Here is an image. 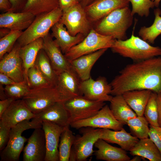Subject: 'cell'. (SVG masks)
<instances>
[{"label": "cell", "instance_id": "obj_32", "mask_svg": "<svg viewBox=\"0 0 161 161\" xmlns=\"http://www.w3.org/2000/svg\"><path fill=\"white\" fill-rule=\"evenodd\" d=\"M58 7V0H27L21 12H29L36 16Z\"/></svg>", "mask_w": 161, "mask_h": 161}, {"label": "cell", "instance_id": "obj_9", "mask_svg": "<svg viewBox=\"0 0 161 161\" xmlns=\"http://www.w3.org/2000/svg\"><path fill=\"white\" fill-rule=\"evenodd\" d=\"M59 21L64 25L68 32L73 36L79 34L86 36L91 29L90 22L84 8L80 2L63 12Z\"/></svg>", "mask_w": 161, "mask_h": 161}, {"label": "cell", "instance_id": "obj_38", "mask_svg": "<svg viewBox=\"0 0 161 161\" xmlns=\"http://www.w3.org/2000/svg\"><path fill=\"white\" fill-rule=\"evenodd\" d=\"M4 89L7 97L16 100L22 99L29 92L30 88L24 82L5 86Z\"/></svg>", "mask_w": 161, "mask_h": 161}, {"label": "cell", "instance_id": "obj_48", "mask_svg": "<svg viewBox=\"0 0 161 161\" xmlns=\"http://www.w3.org/2000/svg\"><path fill=\"white\" fill-rule=\"evenodd\" d=\"M11 30L6 28H1L0 29V38H3L8 34L11 32Z\"/></svg>", "mask_w": 161, "mask_h": 161}, {"label": "cell", "instance_id": "obj_7", "mask_svg": "<svg viewBox=\"0 0 161 161\" xmlns=\"http://www.w3.org/2000/svg\"><path fill=\"white\" fill-rule=\"evenodd\" d=\"M21 99L28 108L35 114L57 102L62 101L55 87L51 85L30 89Z\"/></svg>", "mask_w": 161, "mask_h": 161}, {"label": "cell", "instance_id": "obj_11", "mask_svg": "<svg viewBox=\"0 0 161 161\" xmlns=\"http://www.w3.org/2000/svg\"><path fill=\"white\" fill-rule=\"evenodd\" d=\"M80 89L81 95L89 100L97 101L110 102L112 87L104 77L100 76L94 80L91 77L81 81Z\"/></svg>", "mask_w": 161, "mask_h": 161}, {"label": "cell", "instance_id": "obj_23", "mask_svg": "<svg viewBox=\"0 0 161 161\" xmlns=\"http://www.w3.org/2000/svg\"><path fill=\"white\" fill-rule=\"evenodd\" d=\"M52 37L65 54L71 48L81 42L86 36L79 34L75 36L71 35L64 25L60 21L56 23L52 27Z\"/></svg>", "mask_w": 161, "mask_h": 161}, {"label": "cell", "instance_id": "obj_40", "mask_svg": "<svg viewBox=\"0 0 161 161\" xmlns=\"http://www.w3.org/2000/svg\"><path fill=\"white\" fill-rule=\"evenodd\" d=\"M149 137L156 145L161 154V127L150 125Z\"/></svg>", "mask_w": 161, "mask_h": 161}, {"label": "cell", "instance_id": "obj_52", "mask_svg": "<svg viewBox=\"0 0 161 161\" xmlns=\"http://www.w3.org/2000/svg\"><path fill=\"white\" fill-rule=\"evenodd\" d=\"M151 0L154 2V5H155V7L157 8H158L159 5L160 1L161 0Z\"/></svg>", "mask_w": 161, "mask_h": 161}, {"label": "cell", "instance_id": "obj_21", "mask_svg": "<svg viewBox=\"0 0 161 161\" xmlns=\"http://www.w3.org/2000/svg\"><path fill=\"white\" fill-rule=\"evenodd\" d=\"M35 16L28 12H5L0 15V27L22 31L29 27Z\"/></svg>", "mask_w": 161, "mask_h": 161}, {"label": "cell", "instance_id": "obj_6", "mask_svg": "<svg viewBox=\"0 0 161 161\" xmlns=\"http://www.w3.org/2000/svg\"><path fill=\"white\" fill-rule=\"evenodd\" d=\"M115 40L111 36L101 34L91 28L83 41L71 48L64 55L66 59L70 61L101 49L111 48Z\"/></svg>", "mask_w": 161, "mask_h": 161}, {"label": "cell", "instance_id": "obj_39", "mask_svg": "<svg viewBox=\"0 0 161 161\" xmlns=\"http://www.w3.org/2000/svg\"><path fill=\"white\" fill-rule=\"evenodd\" d=\"M131 4V13L133 15L137 14L141 17H148L150 9H153L155 5L151 0H129Z\"/></svg>", "mask_w": 161, "mask_h": 161}, {"label": "cell", "instance_id": "obj_27", "mask_svg": "<svg viewBox=\"0 0 161 161\" xmlns=\"http://www.w3.org/2000/svg\"><path fill=\"white\" fill-rule=\"evenodd\" d=\"M43 44V38H40L20 49V55L22 61L25 80L27 84V71L34 65L38 53L42 49Z\"/></svg>", "mask_w": 161, "mask_h": 161}, {"label": "cell", "instance_id": "obj_3", "mask_svg": "<svg viewBox=\"0 0 161 161\" xmlns=\"http://www.w3.org/2000/svg\"><path fill=\"white\" fill-rule=\"evenodd\" d=\"M133 16L129 7L117 9L101 19L95 30L115 39L126 40L127 31L133 23Z\"/></svg>", "mask_w": 161, "mask_h": 161}, {"label": "cell", "instance_id": "obj_30", "mask_svg": "<svg viewBox=\"0 0 161 161\" xmlns=\"http://www.w3.org/2000/svg\"><path fill=\"white\" fill-rule=\"evenodd\" d=\"M34 65L52 86H55L58 76L50 61L43 49L39 52Z\"/></svg>", "mask_w": 161, "mask_h": 161}, {"label": "cell", "instance_id": "obj_46", "mask_svg": "<svg viewBox=\"0 0 161 161\" xmlns=\"http://www.w3.org/2000/svg\"><path fill=\"white\" fill-rule=\"evenodd\" d=\"M11 6L9 0H0V10L5 12L10 11Z\"/></svg>", "mask_w": 161, "mask_h": 161}, {"label": "cell", "instance_id": "obj_12", "mask_svg": "<svg viewBox=\"0 0 161 161\" xmlns=\"http://www.w3.org/2000/svg\"><path fill=\"white\" fill-rule=\"evenodd\" d=\"M83 129L82 135L75 136L72 147L75 152L77 161H85L94 153L93 146L100 139L102 129L89 127Z\"/></svg>", "mask_w": 161, "mask_h": 161}, {"label": "cell", "instance_id": "obj_37", "mask_svg": "<svg viewBox=\"0 0 161 161\" xmlns=\"http://www.w3.org/2000/svg\"><path fill=\"white\" fill-rule=\"evenodd\" d=\"M23 31L11 30L10 33L0 39V59L12 49Z\"/></svg>", "mask_w": 161, "mask_h": 161}, {"label": "cell", "instance_id": "obj_28", "mask_svg": "<svg viewBox=\"0 0 161 161\" xmlns=\"http://www.w3.org/2000/svg\"><path fill=\"white\" fill-rule=\"evenodd\" d=\"M132 156L138 155L150 161H161V154L156 145L149 137L139 139L129 151Z\"/></svg>", "mask_w": 161, "mask_h": 161}, {"label": "cell", "instance_id": "obj_18", "mask_svg": "<svg viewBox=\"0 0 161 161\" xmlns=\"http://www.w3.org/2000/svg\"><path fill=\"white\" fill-rule=\"evenodd\" d=\"M46 141V154L45 161H59L58 146L60 137L64 127L54 123H42Z\"/></svg>", "mask_w": 161, "mask_h": 161}, {"label": "cell", "instance_id": "obj_29", "mask_svg": "<svg viewBox=\"0 0 161 161\" xmlns=\"http://www.w3.org/2000/svg\"><path fill=\"white\" fill-rule=\"evenodd\" d=\"M110 108L116 118L123 125L129 119L137 116L122 95L114 96L110 101Z\"/></svg>", "mask_w": 161, "mask_h": 161}, {"label": "cell", "instance_id": "obj_4", "mask_svg": "<svg viewBox=\"0 0 161 161\" xmlns=\"http://www.w3.org/2000/svg\"><path fill=\"white\" fill-rule=\"evenodd\" d=\"M63 14L58 7L48 12L36 16L29 27L24 31L17 42L21 47L40 38H43L49 33V30L58 22Z\"/></svg>", "mask_w": 161, "mask_h": 161}, {"label": "cell", "instance_id": "obj_20", "mask_svg": "<svg viewBox=\"0 0 161 161\" xmlns=\"http://www.w3.org/2000/svg\"><path fill=\"white\" fill-rule=\"evenodd\" d=\"M63 101L57 102L35 114L32 122L41 123L44 121L54 123L63 127L69 126V114Z\"/></svg>", "mask_w": 161, "mask_h": 161}, {"label": "cell", "instance_id": "obj_2", "mask_svg": "<svg viewBox=\"0 0 161 161\" xmlns=\"http://www.w3.org/2000/svg\"><path fill=\"white\" fill-rule=\"evenodd\" d=\"M112 51L134 62L161 56V48L154 47L142 38L134 35L124 40L115 39L110 48Z\"/></svg>", "mask_w": 161, "mask_h": 161}, {"label": "cell", "instance_id": "obj_8", "mask_svg": "<svg viewBox=\"0 0 161 161\" xmlns=\"http://www.w3.org/2000/svg\"><path fill=\"white\" fill-rule=\"evenodd\" d=\"M69 114L70 123L86 119L95 115L105 105L103 102L91 100L80 95L64 102Z\"/></svg>", "mask_w": 161, "mask_h": 161}, {"label": "cell", "instance_id": "obj_19", "mask_svg": "<svg viewBox=\"0 0 161 161\" xmlns=\"http://www.w3.org/2000/svg\"><path fill=\"white\" fill-rule=\"evenodd\" d=\"M42 49L48 57L57 74L72 69L59 47L49 33L43 38Z\"/></svg>", "mask_w": 161, "mask_h": 161}, {"label": "cell", "instance_id": "obj_44", "mask_svg": "<svg viewBox=\"0 0 161 161\" xmlns=\"http://www.w3.org/2000/svg\"><path fill=\"white\" fill-rule=\"evenodd\" d=\"M15 100V99L12 98L8 97L4 100H0V117Z\"/></svg>", "mask_w": 161, "mask_h": 161}, {"label": "cell", "instance_id": "obj_15", "mask_svg": "<svg viewBox=\"0 0 161 161\" xmlns=\"http://www.w3.org/2000/svg\"><path fill=\"white\" fill-rule=\"evenodd\" d=\"M81 80L73 69L59 75L55 87L62 101L82 95L80 85Z\"/></svg>", "mask_w": 161, "mask_h": 161}, {"label": "cell", "instance_id": "obj_49", "mask_svg": "<svg viewBox=\"0 0 161 161\" xmlns=\"http://www.w3.org/2000/svg\"><path fill=\"white\" fill-rule=\"evenodd\" d=\"M0 98L1 100H4L7 97L6 94L5 93L4 89L3 88L2 85H0Z\"/></svg>", "mask_w": 161, "mask_h": 161}, {"label": "cell", "instance_id": "obj_33", "mask_svg": "<svg viewBox=\"0 0 161 161\" xmlns=\"http://www.w3.org/2000/svg\"><path fill=\"white\" fill-rule=\"evenodd\" d=\"M69 126L64 127L60 136L58 146L59 161H69L71 149L75 138Z\"/></svg>", "mask_w": 161, "mask_h": 161}, {"label": "cell", "instance_id": "obj_35", "mask_svg": "<svg viewBox=\"0 0 161 161\" xmlns=\"http://www.w3.org/2000/svg\"><path fill=\"white\" fill-rule=\"evenodd\" d=\"M157 96V94L152 92L144 110V116L150 125L158 126Z\"/></svg>", "mask_w": 161, "mask_h": 161}, {"label": "cell", "instance_id": "obj_51", "mask_svg": "<svg viewBox=\"0 0 161 161\" xmlns=\"http://www.w3.org/2000/svg\"><path fill=\"white\" fill-rule=\"evenodd\" d=\"M96 0H82L83 3L86 5H88Z\"/></svg>", "mask_w": 161, "mask_h": 161}, {"label": "cell", "instance_id": "obj_25", "mask_svg": "<svg viewBox=\"0 0 161 161\" xmlns=\"http://www.w3.org/2000/svg\"><path fill=\"white\" fill-rule=\"evenodd\" d=\"M100 139L108 143L117 144L122 149L129 151L139 140L127 132L123 128L119 131L102 129Z\"/></svg>", "mask_w": 161, "mask_h": 161}, {"label": "cell", "instance_id": "obj_36", "mask_svg": "<svg viewBox=\"0 0 161 161\" xmlns=\"http://www.w3.org/2000/svg\"><path fill=\"white\" fill-rule=\"evenodd\" d=\"M27 84L30 89L52 86L34 65L27 71Z\"/></svg>", "mask_w": 161, "mask_h": 161}, {"label": "cell", "instance_id": "obj_50", "mask_svg": "<svg viewBox=\"0 0 161 161\" xmlns=\"http://www.w3.org/2000/svg\"><path fill=\"white\" fill-rule=\"evenodd\" d=\"M143 158V157L135 155L132 159H130L129 161H140Z\"/></svg>", "mask_w": 161, "mask_h": 161}, {"label": "cell", "instance_id": "obj_16", "mask_svg": "<svg viewBox=\"0 0 161 161\" xmlns=\"http://www.w3.org/2000/svg\"><path fill=\"white\" fill-rule=\"evenodd\" d=\"M35 116L21 99L16 100L0 117V124L11 129L23 121L32 119Z\"/></svg>", "mask_w": 161, "mask_h": 161}, {"label": "cell", "instance_id": "obj_10", "mask_svg": "<svg viewBox=\"0 0 161 161\" xmlns=\"http://www.w3.org/2000/svg\"><path fill=\"white\" fill-rule=\"evenodd\" d=\"M123 125L116 118L107 105H105L93 116L70 124L72 128L76 129L89 127L114 131L120 130Z\"/></svg>", "mask_w": 161, "mask_h": 161}, {"label": "cell", "instance_id": "obj_41", "mask_svg": "<svg viewBox=\"0 0 161 161\" xmlns=\"http://www.w3.org/2000/svg\"><path fill=\"white\" fill-rule=\"evenodd\" d=\"M11 129L0 124V151L6 146L10 138Z\"/></svg>", "mask_w": 161, "mask_h": 161}, {"label": "cell", "instance_id": "obj_34", "mask_svg": "<svg viewBox=\"0 0 161 161\" xmlns=\"http://www.w3.org/2000/svg\"><path fill=\"white\" fill-rule=\"evenodd\" d=\"M144 116H137L129 120L126 125L134 136L139 139L148 138L149 127Z\"/></svg>", "mask_w": 161, "mask_h": 161}, {"label": "cell", "instance_id": "obj_13", "mask_svg": "<svg viewBox=\"0 0 161 161\" xmlns=\"http://www.w3.org/2000/svg\"><path fill=\"white\" fill-rule=\"evenodd\" d=\"M21 47L16 42L12 50L4 55L0 61V72L5 74L16 83L25 82L20 55Z\"/></svg>", "mask_w": 161, "mask_h": 161}, {"label": "cell", "instance_id": "obj_1", "mask_svg": "<svg viewBox=\"0 0 161 161\" xmlns=\"http://www.w3.org/2000/svg\"><path fill=\"white\" fill-rule=\"evenodd\" d=\"M112 80L111 95L147 89L161 93V56L154 57L127 65Z\"/></svg>", "mask_w": 161, "mask_h": 161}, {"label": "cell", "instance_id": "obj_42", "mask_svg": "<svg viewBox=\"0 0 161 161\" xmlns=\"http://www.w3.org/2000/svg\"><path fill=\"white\" fill-rule=\"evenodd\" d=\"M11 6L10 11L13 12H21L27 0H9Z\"/></svg>", "mask_w": 161, "mask_h": 161}, {"label": "cell", "instance_id": "obj_53", "mask_svg": "<svg viewBox=\"0 0 161 161\" xmlns=\"http://www.w3.org/2000/svg\"><path fill=\"white\" fill-rule=\"evenodd\" d=\"M77 0L79 2H80V1L81 0Z\"/></svg>", "mask_w": 161, "mask_h": 161}, {"label": "cell", "instance_id": "obj_14", "mask_svg": "<svg viewBox=\"0 0 161 161\" xmlns=\"http://www.w3.org/2000/svg\"><path fill=\"white\" fill-rule=\"evenodd\" d=\"M24 148L23 161H45L46 148L45 134L42 127L35 129Z\"/></svg>", "mask_w": 161, "mask_h": 161}, {"label": "cell", "instance_id": "obj_47", "mask_svg": "<svg viewBox=\"0 0 161 161\" xmlns=\"http://www.w3.org/2000/svg\"><path fill=\"white\" fill-rule=\"evenodd\" d=\"M157 101L158 113V124L161 127V93L157 94Z\"/></svg>", "mask_w": 161, "mask_h": 161}, {"label": "cell", "instance_id": "obj_5", "mask_svg": "<svg viewBox=\"0 0 161 161\" xmlns=\"http://www.w3.org/2000/svg\"><path fill=\"white\" fill-rule=\"evenodd\" d=\"M41 127L42 124L26 120L12 128L9 141L5 148L1 152V161H18L24 143L28 139L22 136V133L27 129Z\"/></svg>", "mask_w": 161, "mask_h": 161}, {"label": "cell", "instance_id": "obj_24", "mask_svg": "<svg viewBox=\"0 0 161 161\" xmlns=\"http://www.w3.org/2000/svg\"><path fill=\"white\" fill-rule=\"evenodd\" d=\"M94 146L97 149L94 153L97 160L129 161L131 159L126 150L121 148L112 146L102 139H99Z\"/></svg>", "mask_w": 161, "mask_h": 161}, {"label": "cell", "instance_id": "obj_26", "mask_svg": "<svg viewBox=\"0 0 161 161\" xmlns=\"http://www.w3.org/2000/svg\"><path fill=\"white\" fill-rule=\"evenodd\" d=\"M152 92L149 90H137L125 92L122 95L137 115L142 116Z\"/></svg>", "mask_w": 161, "mask_h": 161}, {"label": "cell", "instance_id": "obj_17", "mask_svg": "<svg viewBox=\"0 0 161 161\" xmlns=\"http://www.w3.org/2000/svg\"><path fill=\"white\" fill-rule=\"evenodd\" d=\"M129 0H96L84 7L87 18L95 22L104 18L117 9L129 7Z\"/></svg>", "mask_w": 161, "mask_h": 161}, {"label": "cell", "instance_id": "obj_22", "mask_svg": "<svg viewBox=\"0 0 161 161\" xmlns=\"http://www.w3.org/2000/svg\"><path fill=\"white\" fill-rule=\"evenodd\" d=\"M108 49H101L69 61L72 69L81 81L91 77L90 72L93 66Z\"/></svg>", "mask_w": 161, "mask_h": 161}, {"label": "cell", "instance_id": "obj_43", "mask_svg": "<svg viewBox=\"0 0 161 161\" xmlns=\"http://www.w3.org/2000/svg\"><path fill=\"white\" fill-rule=\"evenodd\" d=\"M59 7L64 12L79 2L77 0H58Z\"/></svg>", "mask_w": 161, "mask_h": 161}, {"label": "cell", "instance_id": "obj_45", "mask_svg": "<svg viewBox=\"0 0 161 161\" xmlns=\"http://www.w3.org/2000/svg\"><path fill=\"white\" fill-rule=\"evenodd\" d=\"M0 84L5 86L10 85L16 83L7 75L0 72Z\"/></svg>", "mask_w": 161, "mask_h": 161}, {"label": "cell", "instance_id": "obj_31", "mask_svg": "<svg viewBox=\"0 0 161 161\" xmlns=\"http://www.w3.org/2000/svg\"><path fill=\"white\" fill-rule=\"evenodd\" d=\"M154 14L155 18L152 24L149 27H141L138 33L141 38L150 44H154L161 34V10L157 8L154 10Z\"/></svg>", "mask_w": 161, "mask_h": 161}]
</instances>
